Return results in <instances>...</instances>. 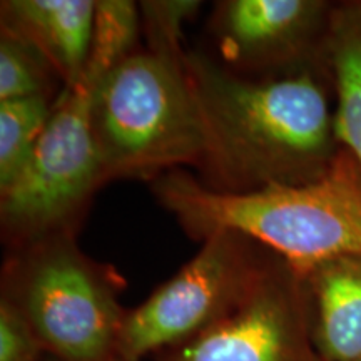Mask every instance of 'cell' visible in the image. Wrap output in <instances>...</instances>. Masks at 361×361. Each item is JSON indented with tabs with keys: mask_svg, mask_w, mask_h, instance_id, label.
<instances>
[{
	"mask_svg": "<svg viewBox=\"0 0 361 361\" xmlns=\"http://www.w3.org/2000/svg\"><path fill=\"white\" fill-rule=\"evenodd\" d=\"M184 69L204 130L201 173L209 189L243 194L316 183L345 149L324 54L295 71L247 78L188 51Z\"/></svg>",
	"mask_w": 361,
	"mask_h": 361,
	"instance_id": "1",
	"label": "cell"
},
{
	"mask_svg": "<svg viewBox=\"0 0 361 361\" xmlns=\"http://www.w3.org/2000/svg\"><path fill=\"white\" fill-rule=\"evenodd\" d=\"M152 192L191 238L238 233L296 273L361 252V166L346 149L324 178L301 186L219 192L176 169L156 178Z\"/></svg>",
	"mask_w": 361,
	"mask_h": 361,
	"instance_id": "2",
	"label": "cell"
},
{
	"mask_svg": "<svg viewBox=\"0 0 361 361\" xmlns=\"http://www.w3.org/2000/svg\"><path fill=\"white\" fill-rule=\"evenodd\" d=\"M186 57V56H184ZM90 90V130L104 180L201 169L206 142L183 61L137 51Z\"/></svg>",
	"mask_w": 361,
	"mask_h": 361,
	"instance_id": "3",
	"label": "cell"
},
{
	"mask_svg": "<svg viewBox=\"0 0 361 361\" xmlns=\"http://www.w3.org/2000/svg\"><path fill=\"white\" fill-rule=\"evenodd\" d=\"M75 231L16 247L4 268L2 296L20 311L56 361H116L126 313V281L89 258Z\"/></svg>",
	"mask_w": 361,
	"mask_h": 361,
	"instance_id": "4",
	"label": "cell"
},
{
	"mask_svg": "<svg viewBox=\"0 0 361 361\" xmlns=\"http://www.w3.org/2000/svg\"><path fill=\"white\" fill-rule=\"evenodd\" d=\"M89 109L85 85L62 87L32 156L0 189L4 234L17 247L75 231L90 197L106 184Z\"/></svg>",
	"mask_w": 361,
	"mask_h": 361,
	"instance_id": "5",
	"label": "cell"
},
{
	"mask_svg": "<svg viewBox=\"0 0 361 361\" xmlns=\"http://www.w3.org/2000/svg\"><path fill=\"white\" fill-rule=\"evenodd\" d=\"M271 255L238 233L211 234L173 278L128 310L117 360L141 361L204 333L245 300Z\"/></svg>",
	"mask_w": 361,
	"mask_h": 361,
	"instance_id": "6",
	"label": "cell"
},
{
	"mask_svg": "<svg viewBox=\"0 0 361 361\" xmlns=\"http://www.w3.org/2000/svg\"><path fill=\"white\" fill-rule=\"evenodd\" d=\"M156 361H323L311 338L301 279L273 252L226 318Z\"/></svg>",
	"mask_w": 361,
	"mask_h": 361,
	"instance_id": "7",
	"label": "cell"
},
{
	"mask_svg": "<svg viewBox=\"0 0 361 361\" xmlns=\"http://www.w3.org/2000/svg\"><path fill=\"white\" fill-rule=\"evenodd\" d=\"M333 4L326 0H224L211 30L224 66L243 72L283 74L323 57Z\"/></svg>",
	"mask_w": 361,
	"mask_h": 361,
	"instance_id": "8",
	"label": "cell"
},
{
	"mask_svg": "<svg viewBox=\"0 0 361 361\" xmlns=\"http://www.w3.org/2000/svg\"><path fill=\"white\" fill-rule=\"evenodd\" d=\"M94 8V0H4L0 27L39 49L62 87H75L84 80Z\"/></svg>",
	"mask_w": 361,
	"mask_h": 361,
	"instance_id": "9",
	"label": "cell"
},
{
	"mask_svg": "<svg viewBox=\"0 0 361 361\" xmlns=\"http://www.w3.org/2000/svg\"><path fill=\"white\" fill-rule=\"evenodd\" d=\"M298 276L322 360L361 361V252L324 259Z\"/></svg>",
	"mask_w": 361,
	"mask_h": 361,
	"instance_id": "10",
	"label": "cell"
},
{
	"mask_svg": "<svg viewBox=\"0 0 361 361\" xmlns=\"http://www.w3.org/2000/svg\"><path fill=\"white\" fill-rule=\"evenodd\" d=\"M323 54L335 89L338 139L361 166V0L333 4Z\"/></svg>",
	"mask_w": 361,
	"mask_h": 361,
	"instance_id": "11",
	"label": "cell"
},
{
	"mask_svg": "<svg viewBox=\"0 0 361 361\" xmlns=\"http://www.w3.org/2000/svg\"><path fill=\"white\" fill-rule=\"evenodd\" d=\"M142 30L139 4L133 0H97L82 85L94 89L109 72L133 56Z\"/></svg>",
	"mask_w": 361,
	"mask_h": 361,
	"instance_id": "12",
	"label": "cell"
},
{
	"mask_svg": "<svg viewBox=\"0 0 361 361\" xmlns=\"http://www.w3.org/2000/svg\"><path fill=\"white\" fill-rule=\"evenodd\" d=\"M56 97L0 101V189L12 183L32 156L51 119Z\"/></svg>",
	"mask_w": 361,
	"mask_h": 361,
	"instance_id": "13",
	"label": "cell"
},
{
	"mask_svg": "<svg viewBox=\"0 0 361 361\" xmlns=\"http://www.w3.org/2000/svg\"><path fill=\"white\" fill-rule=\"evenodd\" d=\"M56 79V71L39 49L12 34H0V101L52 97Z\"/></svg>",
	"mask_w": 361,
	"mask_h": 361,
	"instance_id": "14",
	"label": "cell"
},
{
	"mask_svg": "<svg viewBox=\"0 0 361 361\" xmlns=\"http://www.w3.org/2000/svg\"><path fill=\"white\" fill-rule=\"evenodd\" d=\"M202 4L200 0H142V29L147 37V51L183 61V27L196 16Z\"/></svg>",
	"mask_w": 361,
	"mask_h": 361,
	"instance_id": "15",
	"label": "cell"
},
{
	"mask_svg": "<svg viewBox=\"0 0 361 361\" xmlns=\"http://www.w3.org/2000/svg\"><path fill=\"white\" fill-rule=\"evenodd\" d=\"M47 356L20 311L0 298V361H44Z\"/></svg>",
	"mask_w": 361,
	"mask_h": 361,
	"instance_id": "16",
	"label": "cell"
},
{
	"mask_svg": "<svg viewBox=\"0 0 361 361\" xmlns=\"http://www.w3.org/2000/svg\"><path fill=\"white\" fill-rule=\"evenodd\" d=\"M44 361H56V360H54V358H51V356H47V358H45Z\"/></svg>",
	"mask_w": 361,
	"mask_h": 361,
	"instance_id": "17",
	"label": "cell"
},
{
	"mask_svg": "<svg viewBox=\"0 0 361 361\" xmlns=\"http://www.w3.org/2000/svg\"><path fill=\"white\" fill-rule=\"evenodd\" d=\"M116 361H119V360H116Z\"/></svg>",
	"mask_w": 361,
	"mask_h": 361,
	"instance_id": "18",
	"label": "cell"
}]
</instances>
